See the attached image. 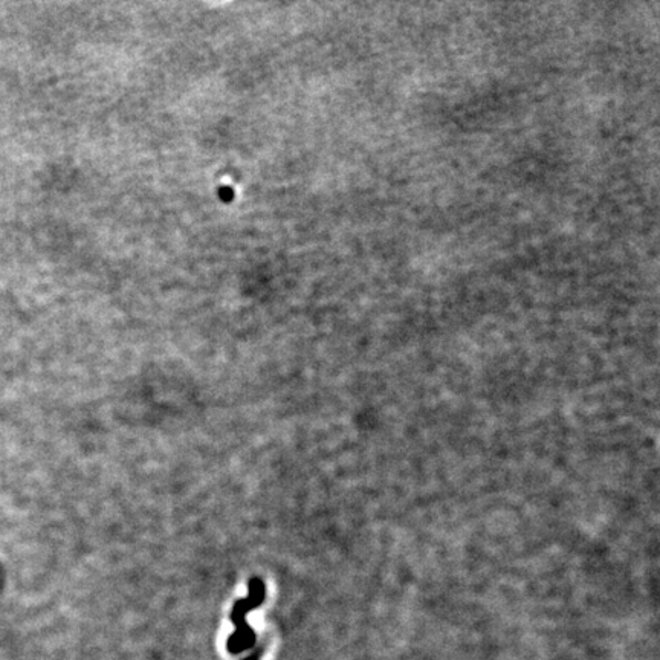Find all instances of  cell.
Masks as SVG:
<instances>
[{
	"label": "cell",
	"instance_id": "obj_1",
	"mask_svg": "<svg viewBox=\"0 0 660 660\" xmlns=\"http://www.w3.org/2000/svg\"><path fill=\"white\" fill-rule=\"evenodd\" d=\"M263 598H265V585H263L260 580L255 578V580L250 582V596H248L246 599L236 602L233 613H231V619H233V622L237 626L236 630L250 629L246 624V615L250 610L259 607L263 602Z\"/></svg>",
	"mask_w": 660,
	"mask_h": 660
},
{
	"label": "cell",
	"instance_id": "obj_2",
	"mask_svg": "<svg viewBox=\"0 0 660 660\" xmlns=\"http://www.w3.org/2000/svg\"><path fill=\"white\" fill-rule=\"evenodd\" d=\"M255 643V634L251 629L236 630L233 636L228 639V650L231 653L238 654L242 651L251 648Z\"/></svg>",
	"mask_w": 660,
	"mask_h": 660
}]
</instances>
